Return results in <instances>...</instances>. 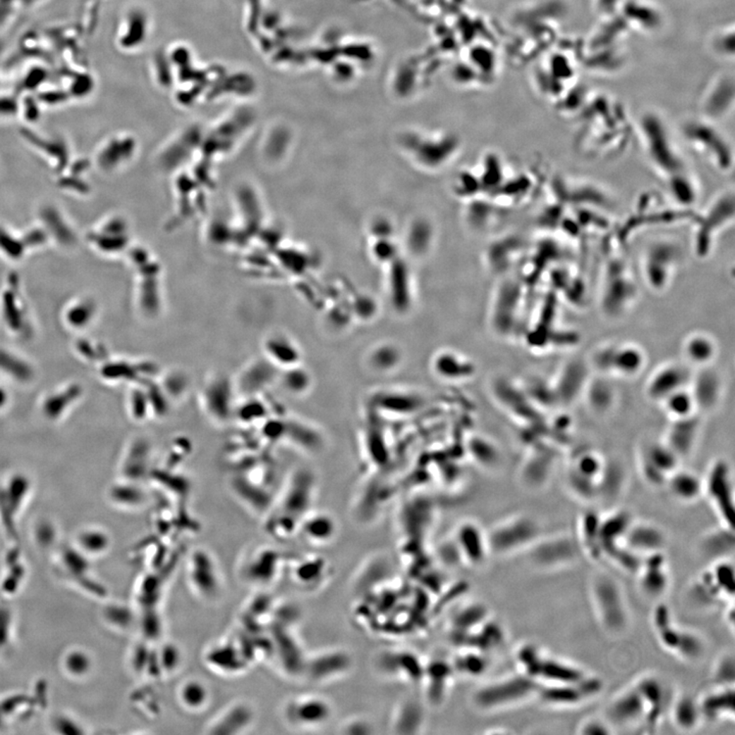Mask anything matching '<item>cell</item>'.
<instances>
[{
    "label": "cell",
    "instance_id": "obj_1",
    "mask_svg": "<svg viewBox=\"0 0 735 735\" xmlns=\"http://www.w3.org/2000/svg\"><path fill=\"white\" fill-rule=\"evenodd\" d=\"M590 595L602 629L613 638L626 634L631 626V612L620 582L607 571H597L590 577Z\"/></svg>",
    "mask_w": 735,
    "mask_h": 735
},
{
    "label": "cell",
    "instance_id": "obj_2",
    "mask_svg": "<svg viewBox=\"0 0 735 735\" xmlns=\"http://www.w3.org/2000/svg\"><path fill=\"white\" fill-rule=\"evenodd\" d=\"M540 684L522 673L494 678L472 693L471 705L480 713H499L536 700Z\"/></svg>",
    "mask_w": 735,
    "mask_h": 735
},
{
    "label": "cell",
    "instance_id": "obj_3",
    "mask_svg": "<svg viewBox=\"0 0 735 735\" xmlns=\"http://www.w3.org/2000/svg\"><path fill=\"white\" fill-rule=\"evenodd\" d=\"M518 672L540 686L577 681L588 674L572 662L552 656L533 643H523L515 652Z\"/></svg>",
    "mask_w": 735,
    "mask_h": 735
},
{
    "label": "cell",
    "instance_id": "obj_4",
    "mask_svg": "<svg viewBox=\"0 0 735 735\" xmlns=\"http://www.w3.org/2000/svg\"><path fill=\"white\" fill-rule=\"evenodd\" d=\"M652 624L660 645L671 655L687 663H697L704 658L707 650L704 638L695 630L677 624L667 605L661 602L655 608Z\"/></svg>",
    "mask_w": 735,
    "mask_h": 735
},
{
    "label": "cell",
    "instance_id": "obj_5",
    "mask_svg": "<svg viewBox=\"0 0 735 735\" xmlns=\"http://www.w3.org/2000/svg\"><path fill=\"white\" fill-rule=\"evenodd\" d=\"M487 534L490 554L499 558L525 552L542 535L540 523L528 515H516L497 523Z\"/></svg>",
    "mask_w": 735,
    "mask_h": 735
},
{
    "label": "cell",
    "instance_id": "obj_6",
    "mask_svg": "<svg viewBox=\"0 0 735 735\" xmlns=\"http://www.w3.org/2000/svg\"><path fill=\"white\" fill-rule=\"evenodd\" d=\"M525 554L531 567L542 572L565 569L582 556L576 536L567 533L542 534Z\"/></svg>",
    "mask_w": 735,
    "mask_h": 735
},
{
    "label": "cell",
    "instance_id": "obj_7",
    "mask_svg": "<svg viewBox=\"0 0 735 735\" xmlns=\"http://www.w3.org/2000/svg\"><path fill=\"white\" fill-rule=\"evenodd\" d=\"M426 659L406 648H387L378 650L372 660V668L379 677L388 681L420 686Z\"/></svg>",
    "mask_w": 735,
    "mask_h": 735
},
{
    "label": "cell",
    "instance_id": "obj_8",
    "mask_svg": "<svg viewBox=\"0 0 735 735\" xmlns=\"http://www.w3.org/2000/svg\"><path fill=\"white\" fill-rule=\"evenodd\" d=\"M435 506L423 499L403 504L397 518L399 552L417 551L428 547V540L435 523Z\"/></svg>",
    "mask_w": 735,
    "mask_h": 735
},
{
    "label": "cell",
    "instance_id": "obj_9",
    "mask_svg": "<svg viewBox=\"0 0 735 735\" xmlns=\"http://www.w3.org/2000/svg\"><path fill=\"white\" fill-rule=\"evenodd\" d=\"M681 255L679 246L672 241H655L648 246L641 262V272L650 291H667L676 276Z\"/></svg>",
    "mask_w": 735,
    "mask_h": 735
},
{
    "label": "cell",
    "instance_id": "obj_10",
    "mask_svg": "<svg viewBox=\"0 0 735 735\" xmlns=\"http://www.w3.org/2000/svg\"><path fill=\"white\" fill-rule=\"evenodd\" d=\"M604 718L615 734L620 730H643L648 734V711L645 698L638 687L622 689L609 700L604 710Z\"/></svg>",
    "mask_w": 735,
    "mask_h": 735
},
{
    "label": "cell",
    "instance_id": "obj_11",
    "mask_svg": "<svg viewBox=\"0 0 735 735\" xmlns=\"http://www.w3.org/2000/svg\"><path fill=\"white\" fill-rule=\"evenodd\" d=\"M600 296V308L607 316L617 318L628 312L636 298V287L624 262H611L602 277Z\"/></svg>",
    "mask_w": 735,
    "mask_h": 735
},
{
    "label": "cell",
    "instance_id": "obj_12",
    "mask_svg": "<svg viewBox=\"0 0 735 735\" xmlns=\"http://www.w3.org/2000/svg\"><path fill=\"white\" fill-rule=\"evenodd\" d=\"M604 691V681L588 673L577 681L561 684L540 686L536 700L540 704L556 709H570L582 706L590 702Z\"/></svg>",
    "mask_w": 735,
    "mask_h": 735
},
{
    "label": "cell",
    "instance_id": "obj_13",
    "mask_svg": "<svg viewBox=\"0 0 735 735\" xmlns=\"http://www.w3.org/2000/svg\"><path fill=\"white\" fill-rule=\"evenodd\" d=\"M595 369L605 375L633 377L645 365V355L638 346L629 344H607L595 351L593 357Z\"/></svg>",
    "mask_w": 735,
    "mask_h": 735
},
{
    "label": "cell",
    "instance_id": "obj_14",
    "mask_svg": "<svg viewBox=\"0 0 735 735\" xmlns=\"http://www.w3.org/2000/svg\"><path fill=\"white\" fill-rule=\"evenodd\" d=\"M704 494L709 497L722 525L734 527V487L729 465L725 461H716L710 467L704 480Z\"/></svg>",
    "mask_w": 735,
    "mask_h": 735
},
{
    "label": "cell",
    "instance_id": "obj_15",
    "mask_svg": "<svg viewBox=\"0 0 735 735\" xmlns=\"http://www.w3.org/2000/svg\"><path fill=\"white\" fill-rule=\"evenodd\" d=\"M463 567H482L492 557L486 530L477 523L465 521L451 536Z\"/></svg>",
    "mask_w": 735,
    "mask_h": 735
},
{
    "label": "cell",
    "instance_id": "obj_16",
    "mask_svg": "<svg viewBox=\"0 0 735 735\" xmlns=\"http://www.w3.org/2000/svg\"><path fill=\"white\" fill-rule=\"evenodd\" d=\"M392 559L385 552H373L366 557L355 570L351 581V590L356 597L380 588L396 578Z\"/></svg>",
    "mask_w": 735,
    "mask_h": 735
},
{
    "label": "cell",
    "instance_id": "obj_17",
    "mask_svg": "<svg viewBox=\"0 0 735 735\" xmlns=\"http://www.w3.org/2000/svg\"><path fill=\"white\" fill-rule=\"evenodd\" d=\"M456 674L451 661L442 658L426 659L421 687L427 707H440L449 698Z\"/></svg>",
    "mask_w": 735,
    "mask_h": 735
},
{
    "label": "cell",
    "instance_id": "obj_18",
    "mask_svg": "<svg viewBox=\"0 0 735 735\" xmlns=\"http://www.w3.org/2000/svg\"><path fill=\"white\" fill-rule=\"evenodd\" d=\"M636 575L639 590L648 600L663 599L670 590L671 571L665 552L643 557Z\"/></svg>",
    "mask_w": 735,
    "mask_h": 735
},
{
    "label": "cell",
    "instance_id": "obj_19",
    "mask_svg": "<svg viewBox=\"0 0 735 735\" xmlns=\"http://www.w3.org/2000/svg\"><path fill=\"white\" fill-rule=\"evenodd\" d=\"M634 686L645 698L648 711V732L655 729L668 713L672 698L674 697L670 686L663 678L656 674H645L638 678Z\"/></svg>",
    "mask_w": 735,
    "mask_h": 735
},
{
    "label": "cell",
    "instance_id": "obj_20",
    "mask_svg": "<svg viewBox=\"0 0 735 735\" xmlns=\"http://www.w3.org/2000/svg\"><path fill=\"white\" fill-rule=\"evenodd\" d=\"M680 458L664 442L648 444L640 453V470L648 483L652 486L665 485L673 472L676 471Z\"/></svg>",
    "mask_w": 735,
    "mask_h": 735
},
{
    "label": "cell",
    "instance_id": "obj_21",
    "mask_svg": "<svg viewBox=\"0 0 735 735\" xmlns=\"http://www.w3.org/2000/svg\"><path fill=\"white\" fill-rule=\"evenodd\" d=\"M492 616L490 609L479 600H467L465 604H458L447 621L449 638L456 648L461 647L470 634Z\"/></svg>",
    "mask_w": 735,
    "mask_h": 735
},
{
    "label": "cell",
    "instance_id": "obj_22",
    "mask_svg": "<svg viewBox=\"0 0 735 735\" xmlns=\"http://www.w3.org/2000/svg\"><path fill=\"white\" fill-rule=\"evenodd\" d=\"M693 130V129H691ZM688 141L693 150L704 157L712 168L720 173H729L734 166V155L729 146L719 134L707 128H698L688 135Z\"/></svg>",
    "mask_w": 735,
    "mask_h": 735
},
{
    "label": "cell",
    "instance_id": "obj_23",
    "mask_svg": "<svg viewBox=\"0 0 735 735\" xmlns=\"http://www.w3.org/2000/svg\"><path fill=\"white\" fill-rule=\"evenodd\" d=\"M427 705L423 698H403L394 706L389 719L392 734H423L427 724Z\"/></svg>",
    "mask_w": 735,
    "mask_h": 735
},
{
    "label": "cell",
    "instance_id": "obj_24",
    "mask_svg": "<svg viewBox=\"0 0 735 735\" xmlns=\"http://www.w3.org/2000/svg\"><path fill=\"white\" fill-rule=\"evenodd\" d=\"M291 722L305 729H312L327 724L333 716V707L327 698L319 695H305L296 698L288 709Z\"/></svg>",
    "mask_w": 735,
    "mask_h": 735
},
{
    "label": "cell",
    "instance_id": "obj_25",
    "mask_svg": "<svg viewBox=\"0 0 735 735\" xmlns=\"http://www.w3.org/2000/svg\"><path fill=\"white\" fill-rule=\"evenodd\" d=\"M623 543L643 558L650 554L665 552L668 536L663 528L654 523L634 520Z\"/></svg>",
    "mask_w": 735,
    "mask_h": 735
},
{
    "label": "cell",
    "instance_id": "obj_26",
    "mask_svg": "<svg viewBox=\"0 0 735 735\" xmlns=\"http://www.w3.org/2000/svg\"><path fill=\"white\" fill-rule=\"evenodd\" d=\"M691 374L688 367L680 364H668L657 370L648 379L647 394L650 399L662 403L666 397L677 390L689 387Z\"/></svg>",
    "mask_w": 735,
    "mask_h": 735
},
{
    "label": "cell",
    "instance_id": "obj_27",
    "mask_svg": "<svg viewBox=\"0 0 735 735\" xmlns=\"http://www.w3.org/2000/svg\"><path fill=\"white\" fill-rule=\"evenodd\" d=\"M355 667L353 654L346 648H336L325 650L312 663V679L318 682L334 681L348 676Z\"/></svg>",
    "mask_w": 735,
    "mask_h": 735
},
{
    "label": "cell",
    "instance_id": "obj_28",
    "mask_svg": "<svg viewBox=\"0 0 735 735\" xmlns=\"http://www.w3.org/2000/svg\"><path fill=\"white\" fill-rule=\"evenodd\" d=\"M698 698L704 722L734 720V686H714L712 691H707Z\"/></svg>",
    "mask_w": 735,
    "mask_h": 735
},
{
    "label": "cell",
    "instance_id": "obj_29",
    "mask_svg": "<svg viewBox=\"0 0 735 735\" xmlns=\"http://www.w3.org/2000/svg\"><path fill=\"white\" fill-rule=\"evenodd\" d=\"M734 527L721 524L719 528L713 529L702 536L697 545L698 554L711 563L722 560H734Z\"/></svg>",
    "mask_w": 735,
    "mask_h": 735
},
{
    "label": "cell",
    "instance_id": "obj_30",
    "mask_svg": "<svg viewBox=\"0 0 735 735\" xmlns=\"http://www.w3.org/2000/svg\"><path fill=\"white\" fill-rule=\"evenodd\" d=\"M688 387L697 403L698 410L709 412L718 405L722 392V383L718 374L710 369V367L702 368L700 373L693 375Z\"/></svg>",
    "mask_w": 735,
    "mask_h": 735
},
{
    "label": "cell",
    "instance_id": "obj_31",
    "mask_svg": "<svg viewBox=\"0 0 735 735\" xmlns=\"http://www.w3.org/2000/svg\"><path fill=\"white\" fill-rule=\"evenodd\" d=\"M668 714L673 724L680 731H695L704 722L698 698L689 693L674 695Z\"/></svg>",
    "mask_w": 735,
    "mask_h": 735
},
{
    "label": "cell",
    "instance_id": "obj_32",
    "mask_svg": "<svg viewBox=\"0 0 735 735\" xmlns=\"http://www.w3.org/2000/svg\"><path fill=\"white\" fill-rule=\"evenodd\" d=\"M633 521L630 513L623 510L600 516V538L604 560L611 549L622 545Z\"/></svg>",
    "mask_w": 735,
    "mask_h": 735
},
{
    "label": "cell",
    "instance_id": "obj_33",
    "mask_svg": "<svg viewBox=\"0 0 735 735\" xmlns=\"http://www.w3.org/2000/svg\"><path fill=\"white\" fill-rule=\"evenodd\" d=\"M687 600L691 606L700 609H710L726 600L717 585L711 571L707 569L695 579L687 588ZM734 602V600H732Z\"/></svg>",
    "mask_w": 735,
    "mask_h": 735
},
{
    "label": "cell",
    "instance_id": "obj_34",
    "mask_svg": "<svg viewBox=\"0 0 735 735\" xmlns=\"http://www.w3.org/2000/svg\"><path fill=\"white\" fill-rule=\"evenodd\" d=\"M456 677L465 679L480 678L487 673L492 666V655L472 648H456V652L451 660Z\"/></svg>",
    "mask_w": 735,
    "mask_h": 735
},
{
    "label": "cell",
    "instance_id": "obj_35",
    "mask_svg": "<svg viewBox=\"0 0 735 735\" xmlns=\"http://www.w3.org/2000/svg\"><path fill=\"white\" fill-rule=\"evenodd\" d=\"M700 423L697 416L673 420L665 442L680 458L691 453L698 439Z\"/></svg>",
    "mask_w": 735,
    "mask_h": 735
},
{
    "label": "cell",
    "instance_id": "obj_36",
    "mask_svg": "<svg viewBox=\"0 0 735 735\" xmlns=\"http://www.w3.org/2000/svg\"><path fill=\"white\" fill-rule=\"evenodd\" d=\"M665 485L680 503H695L704 494V480L693 472L684 471L679 468L669 476Z\"/></svg>",
    "mask_w": 735,
    "mask_h": 735
},
{
    "label": "cell",
    "instance_id": "obj_37",
    "mask_svg": "<svg viewBox=\"0 0 735 735\" xmlns=\"http://www.w3.org/2000/svg\"><path fill=\"white\" fill-rule=\"evenodd\" d=\"M600 515L588 512L582 516L579 522L577 542L581 547L582 556L588 557L590 561H604L600 538Z\"/></svg>",
    "mask_w": 735,
    "mask_h": 735
},
{
    "label": "cell",
    "instance_id": "obj_38",
    "mask_svg": "<svg viewBox=\"0 0 735 735\" xmlns=\"http://www.w3.org/2000/svg\"><path fill=\"white\" fill-rule=\"evenodd\" d=\"M682 348L686 362L700 369L710 367L717 355L715 340L705 333L689 335Z\"/></svg>",
    "mask_w": 735,
    "mask_h": 735
},
{
    "label": "cell",
    "instance_id": "obj_39",
    "mask_svg": "<svg viewBox=\"0 0 735 735\" xmlns=\"http://www.w3.org/2000/svg\"><path fill=\"white\" fill-rule=\"evenodd\" d=\"M433 369L440 378L451 381L464 380L473 375V363L453 351H442L433 360Z\"/></svg>",
    "mask_w": 735,
    "mask_h": 735
},
{
    "label": "cell",
    "instance_id": "obj_40",
    "mask_svg": "<svg viewBox=\"0 0 735 735\" xmlns=\"http://www.w3.org/2000/svg\"><path fill=\"white\" fill-rule=\"evenodd\" d=\"M82 392V387L75 383L51 392L43 401V415L51 421L61 419L79 401Z\"/></svg>",
    "mask_w": 735,
    "mask_h": 735
},
{
    "label": "cell",
    "instance_id": "obj_41",
    "mask_svg": "<svg viewBox=\"0 0 735 735\" xmlns=\"http://www.w3.org/2000/svg\"><path fill=\"white\" fill-rule=\"evenodd\" d=\"M336 522L327 514H316L303 523V531L308 542L317 545H329L337 535Z\"/></svg>",
    "mask_w": 735,
    "mask_h": 735
},
{
    "label": "cell",
    "instance_id": "obj_42",
    "mask_svg": "<svg viewBox=\"0 0 735 735\" xmlns=\"http://www.w3.org/2000/svg\"><path fill=\"white\" fill-rule=\"evenodd\" d=\"M0 372L20 383L31 382L34 378V369L28 360L2 348H0Z\"/></svg>",
    "mask_w": 735,
    "mask_h": 735
},
{
    "label": "cell",
    "instance_id": "obj_43",
    "mask_svg": "<svg viewBox=\"0 0 735 735\" xmlns=\"http://www.w3.org/2000/svg\"><path fill=\"white\" fill-rule=\"evenodd\" d=\"M663 403L669 418L672 420L686 419L695 416L698 408L689 387L682 388L666 397Z\"/></svg>",
    "mask_w": 735,
    "mask_h": 735
},
{
    "label": "cell",
    "instance_id": "obj_44",
    "mask_svg": "<svg viewBox=\"0 0 735 735\" xmlns=\"http://www.w3.org/2000/svg\"><path fill=\"white\" fill-rule=\"evenodd\" d=\"M584 390H586L588 403H590L593 410L604 413L613 406L615 394H614L613 387L609 383L602 380L588 382Z\"/></svg>",
    "mask_w": 735,
    "mask_h": 735
},
{
    "label": "cell",
    "instance_id": "obj_45",
    "mask_svg": "<svg viewBox=\"0 0 735 735\" xmlns=\"http://www.w3.org/2000/svg\"><path fill=\"white\" fill-rule=\"evenodd\" d=\"M716 686H734L735 658L734 650H726L717 657L711 673Z\"/></svg>",
    "mask_w": 735,
    "mask_h": 735
},
{
    "label": "cell",
    "instance_id": "obj_46",
    "mask_svg": "<svg viewBox=\"0 0 735 735\" xmlns=\"http://www.w3.org/2000/svg\"><path fill=\"white\" fill-rule=\"evenodd\" d=\"M401 351L391 346H379L372 351L368 357L369 366L379 373L392 371L394 368L401 364Z\"/></svg>",
    "mask_w": 735,
    "mask_h": 735
},
{
    "label": "cell",
    "instance_id": "obj_47",
    "mask_svg": "<svg viewBox=\"0 0 735 735\" xmlns=\"http://www.w3.org/2000/svg\"><path fill=\"white\" fill-rule=\"evenodd\" d=\"M179 697L182 704L189 709H200L207 703L209 693L202 682L190 680L182 686Z\"/></svg>",
    "mask_w": 735,
    "mask_h": 735
},
{
    "label": "cell",
    "instance_id": "obj_48",
    "mask_svg": "<svg viewBox=\"0 0 735 735\" xmlns=\"http://www.w3.org/2000/svg\"><path fill=\"white\" fill-rule=\"evenodd\" d=\"M471 451L475 458L486 467H492L499 462V449L484 438H477L472 442Z\"/></svg>",
    "mask_w": 735,
    "mask_h": 735
},
{
    "label": "cell",
    "instance_id": "obj_49",
    "mask_svg": "<svg viewBox=\"0 0 735 735\" xmlns=\"http://www.w3.org/2000/svg\"><path fill=\"white\" fill-rule=\"evenodd\" d=\"M339 732L344 735H371L375 734V728L366 717L355 715L341 723Z\"/></svg>",
    "mask_w": 735,
    "mask_h": 735
},
{
    "label": "cell",
    "instance_id": "obj_50",
    "mask_svg": "<svg viewBox=\"0 0 735 735\" xmlns=\"http://www.w3.org/2000/svg\"><path fill=\"white\" fill-rule=\"evenodd\" d=\"M577 734L581 735H609L615 734L604 716H591L584 719L577 726Z\"/></svg>",
    "mask_w": 735,
    "mask_h": 735
},
{
    "label": "cell",
    "instance_id": "obj_51",
    "mask_svg": "<svg viewBox=\"0 0 735 735\" xmlns=\"http://www.w3.org/2000/svg\"><path fill=\"white\" fill-rule=\"evenodd\" d=\"M8 401H10V396H8V391L0 385V411L8 406Z\"/></svg>",
    "mask_w": 735,
    "mask_h": 735
}]
</instances>
